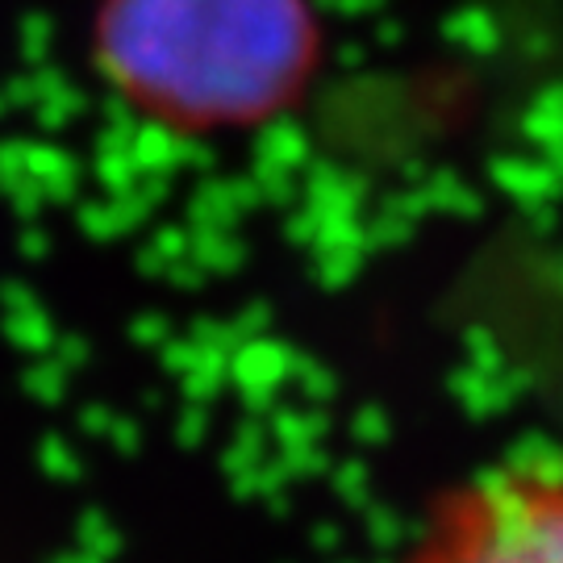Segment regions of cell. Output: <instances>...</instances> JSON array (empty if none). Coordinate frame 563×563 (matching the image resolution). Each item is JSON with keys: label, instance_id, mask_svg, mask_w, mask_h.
Masks as SVG:
<instances>
[{"label": "cell", "instance_id": "cell-1", "mask_svg": "<svg viewBox=\"0 0 563 563\" xmlns=\"http://www.w3.org/2000/svg\"><path fill=\"white\" fill-rule=\"evenodd\" d=\"M97 59L172 130H239L297 101L318 63L309 0H101Z\"/></svg>", "mask_w": 563, "mask_h": 563}, {"label": "cell", "instance_id": "cell-2", "mask_svg": "<svg viewBox=\"0 0 563 563\" xmlns=\"http://www.w3.org/2000/svg\"><path fill=\"white\" fill-rule=\"evenodd\" d=\"M401 563H563V467H501L443 493Z\"/></svg>", "mask_w": 563, "mask_h": 563}]
</instances>
